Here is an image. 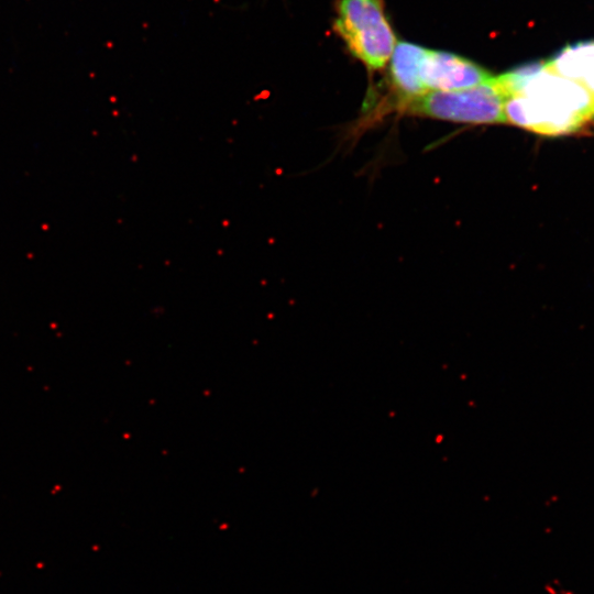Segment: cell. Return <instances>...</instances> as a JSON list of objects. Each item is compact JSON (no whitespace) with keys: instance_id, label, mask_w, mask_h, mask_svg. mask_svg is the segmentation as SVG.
Masks as SVG:
<instances>
[{"instance_id":"obj_2","label":"cell","mask_w":594,"mask_h":594,"mask_svg":"<svg viewBox=\"0 0 594 594\" xmlns=\"http://www.w3.org/2000/svg\"><path fill=\"white\" fill-rule=\"evenodd\" d=\"M507 95L498 77L471 88L451 91L430 90L406 103L402 110L433 119L473 123H507Z\"/></svg>"},{"instance_id":"obj_4","label":"cell","mask_w":594,"mask_h":594,"mask_svg":"<svg viewBox=\"0 0 594 594\" xmlns=\"http://www.w3.org/2000/svg\"><path fill=\"white\" fill-rule=\"evenodd\" d=\"M492 77L474 62L443 51L427 48L421 66V79L428 91L466 89Z\"/></svg>"},{"instance_id":"obj_6","label":"cell","mask_w":594,"mask_h":594,"mask_svg":"<svg viewBox=\"0 0 594 594\" xmlns=\"http://www.w3.org/2000/svg\"><path fill=\"white\" fill-rule=\"evenodd\" d=\"M547 63L558 74L581 85L594 98V41L565 46Z\"/></svg>"},{"instance_id":"obj_1","label":"cell","mask_w":594,"mask_h":594,"mask_svg":"<svg viewBox=\"0 0 594 594\" xmlns=\"http://www.w3.org/2000/svg\"><path fill=\"white\" fill-rule=\"evenodd\" d=\"M506 94L507 123L557 136L594 120V98L578 82L554 72L547 62L498 76Z\"/></svg>"},{"instance_id":"obj_3","label":"cell","mask_w":594,"mask_h":594,"mask_svg":"<svg viewBox=\"0 0 594 594\" xmlns=\"http://www.w3.org/2000/svg\"><path fill=\"white\" fill-rule=\"evenodd\" d=\"M333 29L369 69H382L391 59L396 37L383 0H340Z\"/></svg>"},{"instance_id":"obj_5","label":"cell","mask_w":594,"mask_h":594,"mask_svg":"<svg viewBox=\"0 0 594 594\" xmlns=\"http://www.w3.org/2000/svg\"><path fill=\"white\" fill-rule=\"evenodd\" d=\"M427 48L409 42H398L391 57V82L396 94V108L403 107L426 94L421 79V66Z\"/></svg>"}]
</instances>
